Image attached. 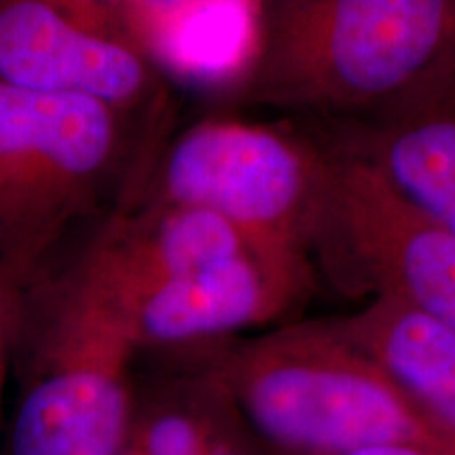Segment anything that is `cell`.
Instances as JSON below:
<instances>
[{"instance_id": "1", "label": "cell", "mask_w": 455, "mask_h": 455, "mask_svg": "<svg viewBox=\"0 0 455 455\" xmlns=\"http://www.w3.org/2000/svg\"><path fill=\"white\" fill-rule=\"evenodd\" d=\"M455 78V0H264L235 108L373 123Z\"/></svg>"}, {"instance_id": "3", "label": "cell", "mask_w": 455, "mask_h": 455, "mask_svg": "<svg viewBox=\"0 0 455 455\" xmlns=\"http://www.w3.org/2000/svg\"><path fill=\"white\" fill-rule=\"evenodd\" d=\"M238 409L272 455L415 447L449 455L411 398L329 321L283 323L207 344Z\"/></svg>"}, {"instance_id": "9", "label": "cell", "mask_w": 455, "mask_h": 455, "mask_svg": "<svg viewBox=\"0 0 455 455\" xmlns=\"http://www.w3.org/2000/svg\"><path fill=\"white\" fill-rule=\"evenodd\" d=\"M161 361L140 382L123 455H272L238 409L207 346Z\"/></svg>"}, {"instance_id": "7", "label": "cell", "mask_w": 455, "mask_h": 455, "mask_svg": "<svg viewBox=\"0 0 455 455\" xmlns=\"http://www.w3.org/2000/svg\"><path fill=\"white\" fill-rule=\"evenodd\" d=\"M0 84L164 112L158 64L101 0H0Z\"/></svg>"}, {"instance_id": "12", "label": "cell", "mask_w": 455, "mask_h": 455, "mask_svg": "<svg viewBox=\"0 0 455 455\" xmlns=\"http://www.w3.org/2000/svg\"><path fill=\"white\" fill-rule=\"evenodd\" d=\"M34 278L24 275V272L0 264V430H3L4 390L9 384L15 339L21 325V316H24L28 287Z\"/></svg>"}, {"instance_id": "10", "label": "cell", "mask_w": 455, "mask_h": 455, "mask_svg": "<svg viewBox=\"0 0 455 455\" xmlns=\"http://www.w3.org/2000/svg\"><path fill=\"white\" fill-rule=\"evenodd\" d=\"M318 131L455 236V78L392 116Z\"/></svg>"}, {"instance_id": "5", "label": "cell", "mask_w": 455, "mask_h": 455, "mask_svg": "<svg viewBox=\"0 0 455 455\" xmlns=\"http://www.w3.org/2000/svg\"><path fill=\"white\" fill-rule=\"evenodd\" d=\"M325 164L316 131L207 116L164 131L118 207L201 209L261 249L312 259Z\"/></svg>"}, {"instance_id": "11", "label": "cell", "mask_w": 455, "mask_h": 455, "mask_svg": "<svg viewBox=\"0 0 455 455\" xmlns=\"http://www.w3.org/2000/svg\"><path fill=\"white\" fill-rule=\"evenodd\" d=\"M329 325L401 386L455 455V333L386 295Z\"/></svg>"}, {"instance_id": "8", "label": "cell", "mask_w": 455, "mask_h": 455, "mask_svg": "<svg viewBox=\"0 0 455 455\" xmlns=\"http://www.w3.org/2000/svg\"><path fill=\"white\" fill-rule=\"evenodd\" d=\"M315 283L310 258L253 249L110 304L123 316L138 358L167 356L283 325L308 301Z\"/></svg>"}, {"instance_id": "13", "label": "cell", "mask_w": 455, "mask_h": 455, "mask_svg": "<svg viewBox=\"0 0 455 455\" xmlns=\"http://www.w3.org/2000/svg\"><path fill=\"white\" fill-rule=\"evenodd\" d=\"M188 3H192V0H129L131 28L135 34H140L146 26L155 24V21L163 20L164 15L173 13ZM255 3H264V0H255Z\"/></svg>"}, {"instance_id": "14", "label": "cell", "mask_w": 455, "mask_h": 455, "mask_svg": "<svg viewBox=\"0 0 455 455\" xmlns=\"http://www.w3.org/2000/svg\"><path fill=\"white\" fill-rule=\"evenodd\" d=\"M338 455H435L415 447H373V449H358V451L338 453Z\"/></svg>"}, {"instance_id": "6", "label": "cell", "mask_w": 455, "mask_h": 455, "mask_svg": "<svg viewBox=\"0 0 455 455\" xmlns=\"http://www.w3.org/2000/svg\"><path fill=\"white\" fill-rule=\"evenodd\" d=\"M318 135L327 164L315 264L346 291L386 295L455 333V236L367 163Z\"/></svg>"}, {"instance_id": "4", "label": "cell", "mask_w": 455, "mask_h": 455, "mask_svg": "<svg viewBox=\"0 0 455 455\" xmlns=\"http://www.w3.org/2000/svg\"><path fill=\"white\" fill-rule=\"evenodd\" d=\"M163 133V114L0 84V264L41 275L72 230L127 198Z\"/></svg>"}, {"instance_id": "2", "label": "cell", "mask_w": 455, "mask_h": 455, "mask_svg": "<svg viewBox=\"0 0 455 455\" xmlns=\"http://www.w3.org/2000/svg\"><path fill=\"white\" fill-rule=\"evenodd\" d=\"M138 348L78 255L28 287L0 455H123Z\"/></svg>"}]
</instances>
